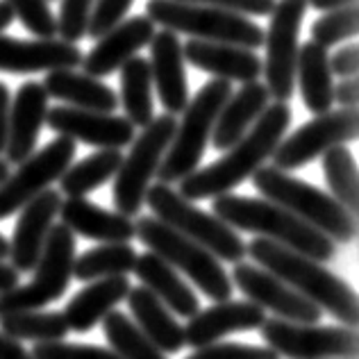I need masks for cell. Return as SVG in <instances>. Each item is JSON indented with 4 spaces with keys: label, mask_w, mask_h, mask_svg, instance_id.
Listing matches in <instances>:
<instances>
[{
    "label": "cell",
    "mask_w": 359,
    "mask_h": 359,
    "mask_svg": "<svg viewBox=\"0 0 359 359\" xmlns=\"http://www.w3.org/2000/svg\"><path fill=\"white\" fill-rule=\"evenodd\" d=\"M291 123V109L287 102H273L264 114L255 121V126L234 144L228 155L221 157L205 168H198L180 182V196L184 201H205V198H219L239 187L257 168L271 159L273 150L285 139Z\"/></svg>",
    "instance_id": "cell-1"
},
{
    "label": "cell",
    "mask_w": 359,
    "mask_h": 359,
    "mask_svg": "<svg viewBox=\"0 0 359 359\" xmlns=\"http://www.w3.org/2000/svg\"><path fill=\"white\" fill-rule=\"evenodd\" d=\"M245 255H250L259 266H264V271L287 282L302 298L314 302L318 309L332 314L339 323H344V327L357 330L359 305L355 289L332 271H327L320 262L262 237L245 245Z\"/></svg>",
    "instance_id": "cell-2"
},
{
    "label": "cell",
    "mask_w": 359,
    "mask_h": 359,
    "mask_svg": "<svg viewBox=\"0 0 359 359\" xmlns=\"http://www.w3.org/2000/svg\"><path fill=\"white\" fill-rule=\"evenodd\" d=\"M212 214L221 219L232 230L262 234V239L276 241L285 248L298 255H305L309 259L327 262L334 257L337 245L327 239L323 232L311 228L298 216L287 212L285 207L266 201V198H245L223 194L214 198Z\"/></svg>",
    "instance_id": "cell-3"
},
{
    "label": "cell",
    "mask_w": 359,
    "mask_h": 359,
    "mask_svg": "<svg viewBox=\"0 0 359 359\" xmlns=\"http://www.w3.org/2000/svg\"><path fill=\"white\" fill-rule=\"evenodd\" d=\"M255 189L266 201L285 207L334 243H351L357 237V216L341 207L332 196L314 184L298 180L276 166H262L252 173Z\"/></svg>",
    "instance_id": "cell-4"
},
{
    "label": "cell",
    "mask_w": 359,
    "mask_h": 359,
    "mask_svg": "<svg viewBox=\"0 0 359 359\" xmlns=\"http://www.w3.org/2000/svg\"><path fill=\"white\" fill-rule=\"evenodd\" d=\"M232 93V84L228 80L214 78L203 84L201 91L189 100V105L182 111L184 118L182 123H177L171 146H168L162 164L157 168L159 182L171 187L173 182H182L187 175L198 171L207 141L212 139L219 111Z\"/></svg>",
    "instance_id": "cell-5"
},
{
    "label": "cell",
    "mask_w": 359,
    "mask_h": 359,
    "mask_svg": "<svg viewBox=\"0 0 359 359\" xmlns=\"http://www.w3.org/2000/svg\"><path fill=\"white\" fill-rule=\"evenodd\" d=\"M146 16L164 30L182 32L201 41L232 43L241 48H262L264 30L248 16L225 12V9L180 3V0H148Z\"/></svg>",
    "instance_id": "cell-6"
},
{
    "label": "cell",
    "mask_w": 359,
    "mask_h": 359,
    "mask_svg": "<svg viewBox=\"0 0 359 359\" xmlns=\"http://www.w3.org/2000/svg\"><path fill=\"white\" fill-rule=\"evenodd\" d=\"M135 237L171 269L182 271L207 298L214 302L232 298V280L228 278V271L221 266V262L198 243L168 228L166 223L155 216H139L135 223Z\"/></svg>",
    "instance_id": "cell-7"
},
{
    "label": "cell",
    "mask_w": 359,
    "mask_h": 359,
    "mask_svg": "<svg viewBox=\"0 0 359 359\" xmlns=\"http://www.w3.org/2000/svg\"><path fill=\"white\" fill-rule=\"evenodd\" d=\"M153 210L155 219L166 223L189 241L198 243L207 252H212L216 259L239 264L245 257V243L230 225H225L214 214L198 210L194 203L184 201L173 187L157 182L148 187L146 201Z\"/></svg>",
    "instance_id": "cell-8"
},
{
    "label": "cell",
    "mask_w": 359,
    "mask_h": 359,
    "mask_svg": "<svg viewBox=\"0 0 359 359\" xmlns=\"http://www.w3.org/2000/svg\"><path fill=\"white\" fill-rule=\"evenodd\" d=\"M175 130V116L162 114L150 121L141 130V135L132 141L130 155L123 157V164L114 175V191H111V196H114L118 214L132 219V216L141 212L150 180L157 175V168L162 164L168 146H171Z\"/></svg>",
    "instance_id": "cell-9"
},
{
    "label": "cell",
    "mask_w": 359,
    "mask_h": 359,
    "mask_svg": "<svg viewBox=\"0 0 359 359\" xmlns=\"http://www.w3.org/2000/svg\"><path fill=\"white\" fill-rule=\"evenodd\" d=\"M75 237L64 223L53 225L43 241V250L34 266V278L23 287L0 294V314L9 311H34L60 300L73 278Z\"/></svg>",
    "instance_id": "cell-10"
},
{
    "label": "cell",
    "mask_w": 359,
    "mask_h": 359,
    "mask_svg": "<svg viewBox=\"0 0 359 359\" xmlns=\"http://www.w3.org/2000/svg\"><path fill=\"white\" fill-rule=\"evenodd\" d=\"M307 0H278L271 12L269 30L264 34L262 73L266 78L264 87L276 102H289L296 89V60L300 25L307 12Z\"/></svg>",
    "instance_id": "cell-11"
},
{
    "label": "cell",
    "mask_w": 359,
    "mask_h": 359,
    "mask_svg": "<svg viewBox=\"0 0 359 359\" xmlns=\"http://www.w3.org/2000/svg\"><path fill=\"white\" fill-rule=\"evenodd\" d=\"M259 332L273 353L287 359H357V330L344 325H300L266 318Z\"/></svg>",
    "instance_id": "cell-12"
},
{
    "label": "cell",
    "mask_w": 359,
    "mask_h": 359,
    "mask_svg": "<svg viewBox=\"0 0 359 359\" xmlns=\"http://www.w3.org/2000/svg\"><path fill=\"white\" fill-rule=\"evenodd\" d=\"M359 116L357 109H337L325 111L314 121L305 123L294 135L282 139L278 148L273 150V166L280 171H296L307 166L316 157H323L330 148L344 146L348 141L357 139Z\"/></svg>",
    "instance_id": "cell-13"
},
{
    "label": "cell",
    "mask_w": 359,
    "mask_h": 359,
    "mask_svg": "<svg viewBox=\"0 0 359 359\" xmlns=\"http://www.w3.org/2000/svg\"><path fill=\"white\" fill-rule=\"evenodd\" d=\"M75 155V141L69 137H57L48 146L36 150L25 162L18 164L16 173H12L0 184V221L16 214L18 210L46 191L55 180L64 175L71 166Z\"/></svg>",
    "instance_id": "cell-14"
},
{
    "label": "cell",
    "mask_w": 359,
    "mask_h": 359,
    "mask_svg": "<svg viewBox=\"0 0 359 359\" xmlns=\"http://www.w3.org/2000/svg\"><path fill=\"white\" fill-rule=\"evenodd\" d=\"M232 280L252 305L276 311L282 320L300 325L320 323L323 309H318L314 302L302 298L298 291H294L287 282H282L269 271L239 262L232 271Z\"/></svg>",
    "instance_id": "cell-15"
},
{
    "label": "cell",
    "mask_w": 359,
    "mask_h": 359,
    "mask_svg": "<svg viewBox=\"0 0 359 359\" xmlns=\"http://www.w3.org/2000/svg\"><path fill=\"white\" fill-rule=\"evenodd\" d=\"M48 128L60 132V137L96 146L100 150H121L135 141L137 128L126 116L100 114L75 107H53L46 114Z\"/></svg>",
    "instance_id": "cell-16"
},
{
    "label": "cell",
    "mask_w": 359,
    "mask_h": 359,
    "mask_svg": "<svg viewBox=\"0 0 359 359\" xmlns=\"http://www.w3.org/2000/svg\"><path fill=\"white\" fill-rule=\"evenodd\" d=\"M82 50L64 39H18L0 34V71L27 75L39 71H64L82 64Z\"/></svg>",
    "instance_id": "cell-17"
},
{
    "label": "cell",
    "mask_w": 359,
    "mask_h": 359,
    "mask_svg": "<svg viewBox=\"0 0 359 359\" xmlns=\"http://www.w3.org/2000/svg\"><path fill=\"white\" fill-rule=\"evenodd\" d=\"M60 191L46 189L23 207L14 228V237L9 241V262H12L9 266L16 273L34 271L43 250V241L53 228V219L60 214Z\"/></svg>",
    "instance_id": "cell-18"
},
{
    "label": "cell",
    "mask_w": 359,
    "mask_h": 359,
    "mask_svg": "<svg viewBox=\"0 0 359 359\" xmlns=\"http://www.w3.org/2000/svg\"><path fill=\"white\" fill-rule=\"evenodd\" d=\"M155 23L148 16H132L121 21L98 39V43L82 57V71L91 78H105L118 71L128 60L153 41Z\"/></svg>",
    "instance_id": "cell-19"
},
{
    "label": "cell",
    "mask_w": 359,
    "mask_h": 359,
    "mask_svg": "<svg viewBox=\"0 0 359 359\" xmlns=\"http://www.w3.org/2000/svg\"><path fill=\"white\" fill-rule=\"evenodd\" d=\"M264 320H266L264 309L252 305L250 300H223L189 318V323L182 327L184 344L198 351V348L212 346L232 332L259 330Z\"/></svg>",
    "instance_id": "cell-20"
},
{
    "label": "cell",
    "mask_w": 359,
    "mask_h": 359,
    "mask_svg": "<svg viewBox=\"0 0 359 359\" xmlns=\"http://www.w3.org/2000/svg\"><path fill=\"white\" fill-rule=\"evenodd\" d=\"M48 114V93L41 82H25L18 87L9 105V128L5 155L7 164H21L34 153L36 139Z\"/></svg>",
    "instance_id": "cell-21"
},
{
    "label": "cell",
    "mask_w": 359,
    "mask_h": 359,
    "mask_svg": "<svg viewBox=\"0 0 359 359\" xmlns=\"http://www.w3.org/2000/svg\"><path fill=\"white\" fill-rule=\"evenodd\" d=\"M150 75L166 114H180L189 105V84L184 73V55L177 34L171 30L155 32L150 41Z\"/></svg>",
    "instance_id": "cell-22"
},
{
    "label": "cell",
    "mask_w": 359,
    "mask_h": 359,
    "mask_svg": "<svg viewBox=\"0 0 359 359\" xmlns=\"http://www.w3.org/2000/svg\"><path fill=\"white\" fill-rule=\"evenodd\" d=\"M182 55L191 66L219 80H239L248 84L257 82L262 75V57H257L248 48H241V46L189 39L182 46Z\"/></svg>",
    "instance_id": "cell-23"
},
{
    "label": "cell",
    "mask_w": 359,
    "mask_h": 359,
    "mask_svg": "<svg viewBox=\"0 0 359 359\" xmlns=\"http://www.w3.org/2000/svg\"><path fill=\"white\" fill-rule=\"evenodd\" d=\"M62 223L73 234L100 243H128L135 239V221L118 212L102 210L87 198H66L60 205Z\"/></svg>",
    "instance_id": "cell-24"
},
{
    "label": "cell",
    "mask_w": 359,
    "mask_h": 359,
    "mask_svg": "<svg viewBox=\"0 0 359 359\" xmlns=\"http://www.w3.org/2000/svg\"><path fill=\"white\" fill-rule=\"evenodd\" d=\"M132 271L137 273L141 285L162 302V305L168 307V311H175L182 318H191L201 311V302H198L191 287L177 276L175 269L168 266L164 259H159L155 252L137 255L135 269Z\"/></svg>",
    "instance_id": "cell-25"
},
{
    "label": "cell",
    "mask_w": 359,
    "mask_h": 359,
    "mask_svg": "<svg viewBox=\"0 0 359 359\" xmlns=\"http://www.w3.org/2000/svg\"><path fill=\"white\" fill-rule=\"evenodd\" d=\"M269 98V89L262 82H248L237 93H232L216 118L212 146L216 150H230L264 114Z\"/></svg>",
    "instance_id": "cell-26"
},
{
    "label": "cell",
    "mask_w": 359,
    "mask_h": 359,
    "mask_svg": "<svg viewBox=\"0 0 359 359\" xmlns=\"http://www.w3.org/2000/svg\"><path fill=\"white\" fill-rule=\"evenodd\" d=\"M130 289L132 285L126 276L91 282L89 287L78 291V294L69 300L66 309L62 311L66 325H69V330H73V332H89V330L96 327L109 311H114L118 302L128 298Z\"/></svg>",
    "instance_id": "cell-27"
},
{
    "label": "cell",
    "mask_w": 359,
    "mask_h": 359,
    "mask_svg": "<svg viewBox=\"0 0 359 359\" xmlns=\"http://www.w3.org/2000/svg\"><path fill=\"white\" fill-rule=\"evenodd\" d=\"M43 89L48 98L64 100L75 109L100 111V114H111L118 109V93L114 89L87 73H78L73 69L50 71L43 80Z\"/></svg>",
    "instance_id": "cell-28"
},
{
    "label": "cell",
    "mask_w": 359,
    "mask_h": 359,
    "mask_svg": "<svg viewBox=\"0 0 359 359\" xmlns=\"http://www.w3.org/2000/svg\"><path fill=\"white\" fill-rule=\"evenodd\" d=\"M128 307L135 325L150 344L162 353H180L184 346V330L173 318L166 305H162L146 287H132L128 294Z\"/></svg>",
    "instance_id": "cell-29"
},
{
    "label": "cell",
    "mask_w": 359,
    "mask_h": 359,
    "mask_svg": "<svg viewBox=\"0 0 359 359\" xmlns=\"http://www.w3.org/2000/svg\"><path fill=\"white\" fill-rule=\"evenodd\" d=\"M334 75L330 71V55L323 46L314 41H305L298 48L296 60V80L300 87V96L305 107L311 114H325L332 109V91H334Z\"/></svg>",
    "instance_id": "cell-30"
},
{
    "label": "cell",
    "mask_w": 359,
    "mask_h": 359,
    "mask_svg": "<svg viewBox=\"0 0 359 359\" xmlns=\"http://www.w3.org/2000/svg\"><path fill=\"white\" fill-rule=\"evenodd\" d=\"M118 71H121V105L126 109V118L135 128L144 130L155 118L150 64L146 57L135 55Z\"/></svg>",
    "instance_id": "cell-31"
},
{
    "label": "cell",
    "mask_w": 359,
    "mask_h": 359,
    "mask_svg": "<svg viewBox=\"0 0 359 359\" xmlns=\"http://www.w3.org/2000/svg\"><path fill=\"white\" fill-rule=\"evenodd\" d=\"M137 250L130 243H102L84 250L73 262V276L80 282H96L105 278L128 276L135 269Z\"/></svg>",
    "instance_id": "cell-32"
},
{
    "label": "cell",
    "mask_w": 359,
    "mask_h": 359,
    "mask_svg": "<svg viewBox=\"0 0 359 359\" xmlns=\"http://www.w3.org/2000/svg\"><path fill=\"white\" fill-rule=\"evenodd\" d=\"M121 164H123L121 150H98V153L84 157L82 162L66 168L64 175L60 177L64 196L84 198L93 189L109 182L118 173Z\"/></svg>",
    "instance_id": "cell-33"
},
{
    "label": "cell",
    "mask_w": 359,
    "mask_h": 359,
    "mask_svg": "<svg viewBox=\"0 0 359 359\" xmlns=\"http://www.w3.org/2000/svg\"><path fill=\"white\" fill-rule=\"evenodd\" d=\"M0 327L3 334L16 339V341H36L53 344L62 341L69 332L62 311H9L0 314Z\"/></svg>",
    "instance_id": "cell-34"
},
{
    "label": "cell",
    "mask_w": 359,
    "mask_h": 359,
    "mask_svg": "<svg viewBox=\"0 0 359 359\" xmlns=\"http://www.w3.org/2000/svg\"><path fill=\"white\" fill-rule=\"evenodd\" d=\"M323 171L334 201L346 207L353 216L359 210V184H357V164L353 153L346 146L330 148L323 155Z\"/></svg>",
    "instance_id": "cell-35"
},
{
    "label": "cell",
    "mask_w": 359,
    "mask_h": 359,
    "mask_svg": "<svg viewBox=\"0 0 359 359\" xmlns=\"http://www.w3.org/2000/svg\"><path fill=\"white\" fill-rule=\"evenodd\" d=\"M100 323L109 346L121 359H166L164 353L155 344H150L139 332V327L121 311H109Z\"/></svg>",
    "instance_id": "cell-36"
},
{
    "label": "cell",
    "mask_w": 359,
    "mask_h": 359,
    "mask_svg": "<svg viewBox=\"0 0 359 359\" xmlns=\"http://www.w3.org/2000/svg\"><path fill=\"white\" fill-rule=\"evenodd\" d=\"M357 18H359L357 5L334 9V12H325L320 18H316L314 25H311V41L323 46L327 50L330 46L353 39V36H357V27H359Z\"/></svg>",
    "instance_id": "cell-37"
},
{
    "label": "cell",
    "mask_w": 359,
    "mask_h": 359,
    "mask_svg": "<svg viewBox=\"0 0 359 359\" xmlns=\"http://www.w3.org/2000/svg\"><path fill=\"white\" fill-rule=\"evenodd\" d=\"M14 18L21 21L27 32L36 39H55L57 36V18L50 12L48 0H5Z\"/></svg>",
    "instance_id": "cell-38"
},
{
    "label": "cell",
    "mask_w": 359,
    "mask_h": 359,
    "mask_svg": "<svg viewBox=\"0 0 359 359\" xmlns=\"http://www.w3.org/2000/svg\"><path fill=\"white\" fill-rule=\"evenodd\" d=\"M96 0H62L60 18H57V34L64 41L75 43L82 36H87L89 16Z\"/></svg>",
    "instance_id": "cell-39"
},
{
    "label": "cell",
    "mask_w": 359,
    "mask_h": 359,
    "mask_svg": "<svg viewBox=\"0 0 359 359\" xmlns=\"http://www.w3.org/2000/svg\"><path fill=\"white\" fill-rule=\"evenodd\" d=\"M30 355L32 359H121L114 351H107V348L69 341L36 344Z\"/></svg>",
    "instance_id": "cell-40"
},
{
    "label": "cell",
    "mask_w": 359,
    "mask_h": 359,
    "mask_svg": "<svg viewBox=\"0 0 359 359\" xmlns=\"http://www.w3.org/2000/svg\"><path fill=\"white\" fill-rule=\"evenodd\" d=\"M132 0H96L89 16L87 34L91 39H100L102 34L109 32L111 27L123 21V16L128 14Z\"/></svg>",
    "instance_id": "cell-41"
},
{
    "label": "cell",
    "mask_w": 359,
    "mask_h": 359,
    "mask_svg": "<svg viewBox=\"0 0 359 359\" xmlns=\"http://www.w3.org/2000/svg\"><path fill=\"white\" fill-rule=\"evenodd\" d=\"M187 359H280L271 348L245 346V344H212L198 348Z\"/></svg>",
    "instance_id": "cell-42"
},
{
    "label": "cell",
    "mask_w": 359,
    "mask_h": 359,
    "mask_svg": "<svg viewBox=\"0 0 359 359\" xmlns=\"http://www.w3.org/2000/svg\"><path fill=\"white\" fill-rule=\"evenodd\" d=\"M180 3L207 5V7L225 9V12H234L241 16H266L273 12L278 0H180Z\"/></svg>",
    "instance_id": "cell-43"
},
{
    "label": "cell",
    "mask_w": 359,
    "mask_h": 359,
    "mask_svg": "<svg viewBox=\"0 0 359 359\" xmlns=\"http://www.w3.org/2000/svg\"><path fill=\"white\" fill-rule=\"evenodd\" d=\"M357 69H359V50L355 43L344 46V48H339L334 55H330V71H332V75H337V78H341V80L357 78Z\"/></svg>",
    "instance_id": "cell-44"
},
{
    "label": "cell",
    "mask_w": 359,
    "mask_h": 359,
    "mask_svg": "<svg viewBox=\"0 0 359 359\" xmlns=\"http://www.w3.org/2000/svg\"><path fill=\"white\" fill-rule=\"evenodd\" d=\"M332 100L339 109H357V78L339 82L332 91Z\"/></svg>",
    "instance_id": "cell-45"
},
{
    "label": "cell",
    "mask_w": 359,
    "mask_h": 359,
    "mask_svg": "<svg viewBox=\"0 0 359 359\" xmlns=\"http://www.w3.org/2000/svg\"><path fill=\"white\" fill-rule=\"evenodd\" d=\"M9 105H12V98H9V89H7L5 82H0V155L5 153V146H7Z\"/></svg>",
    "instance_id": "cell-46"
},
{
    "label": "cell",
    "mask_w": 359,
    "mask_h": 359,
    "mask_svg": "<svg viewBox=\"0 0 359 359\" xmlns=\"http://www.w3.org/2000/svg\"><path fill=\"white\" fill-rule=\"evenodd\" d=\"M0 359H32V355L16 339L0 332Z\"/></svg>",
    "instance_id": "cell-47"
},
{
    "label": "cell",
    "mask_w": 359,
    "mask_h": 359,
    "mask_svg": "<svg viewBox=\"0 0 359 359\" xmlns=\"http://www.w3.org/2000/svg\"><path fill=\"white\" fill-rule=\"evenodd\" d=\"M18 276H21V273H16L9 264L0 262V294H5V291L18 287Z\"/></svg>",
    "instance_id": "cell-48"
},
{
    "label": "cell",
    "mask_w": 359,
    "mask_h": 359,
    "mask_svg": "<svg viewBox=\"0 0 359 359\" xmlns=\"http://www.w3.org/2000/svg\"><path fill=\"white\" fill-rule=\"evenodd\" d=\"M307 5L318 9V12H334V9L357 5V0H307Z\"/></svg>",
    "instance_id": "cell-49"
},
{
    "label": "cell",
    "mask_w": 359,
    "mask_h": 359,
    "mask_svg": "<svg viewBox=\"0 0 359 359\" xmlns=\"http://www.w3.org/2000/svg\"><path fill=\"white\" fill-rule=\"evenodd\" d=\"M14 21H16V18H14L12 9H9V5L7 3H0V34H3Z\"/></svg>",
    "instance_id": "cell-50"
},
{
    "label": "cell",
    "mask_w": 359,
    "mask_h": 359,
    "mask_svg": "<svg viewBox=\"0 0 359 359\" xmlns=\"http://www.w3.org/2000/svg\"><path fill=\"white\" fill-rule=\"evenodd\" d=\"M5 257H9V241L3 237V232H0V262Z\"/></svg>",
    "instance_id": "cell-51"
},
{
    "label": "cell",
    "mask_w": 359,
    "mask_h": 359,
    "mask_svg": "<svg viewBox=\"0 0 359 359\" xmlns=\"http://www.w3.org/2000/svg\"><path fill=\"white\" fill-rule=\"evenodd\" d=\"M7 177H9V164L5 159H0V184H3Z\"/></svg>",
    "instance_id": "cell-52"
}]
</instances>
